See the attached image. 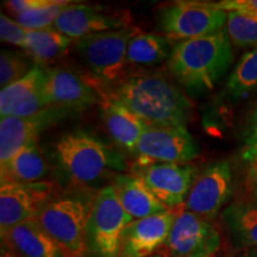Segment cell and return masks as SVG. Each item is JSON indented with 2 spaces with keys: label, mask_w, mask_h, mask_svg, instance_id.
Returning a JSON list of instances; mask_svg holds the SVG:
<instances>
[{
  "label": "cell",
  "mask_w": 257,
  "mask_h": 257,
  "mask_svg": "<svg viewBox=\"0 0 257 257\" xmlns=\"http://www.w3.org/2000/svg\"><path fill=\"white\" fill-rule=\"evenodd\" d=\"M108 96L148 125H186L192 108L191 102L175 85L154 74L121 79Z\"/></svg>",
  "instance_id": "7a4b0ae2"
},
{
  "label": "cell",
  "mask_w": 257,
  "mask_h": 257,
  "mask_svg": "<svg viewBox=\"0 0 257 257\" xmlns=\"http://www.w3.org/2000/svg\"><path fill=\"white\" fill-rule=\"evenodd\" d=\"M4 248L18 257H70L35 219L0 230Z\"/></svg>",
  "instance_id": "e0dca14e"
},
{
  "label": "cell",
  "mask_w": 257,
  "mask_h": 257,
  "mask_svg": "<svg viewBox=\"0 0 257 257\" xmlns=\"http://www.w3.org/2000/svg\"><path fill=\"white\" fill-rule=\"evenodd\" d=\"M221 218L234 245L257 246V200L234 201L224 208Z\"/></svg>",
  "instance_id": "44dd1931"
},
{
  "label": "cell",
  "mask_w": 257,
  "mask_h": 257,
  "mask_svg": "<svg viewBox=\"0 0 257 257\" xmlns=\"http://www.w3.org/2000/svg\"><path fill=\"white\" fill-rule=\"evenodd\" d=\"M29 30L22 27L15 19L2 14L0 16V38L2 42L23 49Z\"/></svg>",
  "instance_id": "f1b7e54d"
},
{
  "label": "cell",
  "mask_w": 257,
  "mask_h": 257,
  "mask_svg": "<svg viewBox=\"0 0 257 257\" xmlns=\"http://www.w3.org/2000/svg\"><path fill=\"white\" fill-rule=\"evenodd\" d=\"M243 153L257 152V110L253 112L250 118L249 125L246 126L243 136Z\"/></svg>",
  "instance_id": "1f68e13d"
},
{
  "label": "cell",
  "mask_w": 257,
  "mask_h": 257,
  "mask_svg": "<svg viewBox=\"0 0 257 257\" xmlns=\"http://www.w3.org/2000/svg\"><path fill=\"white\" fill-rule=\"evenodd\" d=\"M75 41L64 36L54 28L43 30H32L28 32L23 50L36 64L53 62L64 54Z\"/></svg>",
  "instance_id": "603a6c76"
},
{
  "label": "cell",
  "mask_w": 257,
  "mask_h": 257,
  "mask_svg": "<svg viewBox=\"0 0 257 257\" xmlns=\"http://www.w3.org/2000/svg\"><path fill=\"white\" fill-rule=\"evenodd\" d=\"M51 157L60 175L73 187L94 189L108 176L126 169L119 152L82 130L61 135L54 143Z\"/></svg>",
  "instance_id": "6da1fadb"
},
{
  "label": "cell",
  "mask_w": 257,
  "mask_h": 257,
  "mask_svg": "<svg viewBox=\"0 0 257 257\" xmlns=\"http://www.w3.org/2000/svg\"><path fill=\"white\" fill-rule=\"evenodd\" d=\"M44 92L50 106L69 107L78 111L100 104L104 95L81 75L62 67L47 70Z\"/></svg>",
  "instance_id": "2e32d148"
},
{
  "label": "cell",
  "mask_w": 257,
  "mask_h": 257,
  "mask_svg": "<svg viewBox=\"0 0 257 257\" xmlns=\"http://www.w3.org/2000/svg\"><path fill=\"white\" fill-rule=\"evenodd\" d=\"M163 35L141 32L134 35L127 47V64L154 67L168 60L173 47Z\"/></svg>",
  "instance_id": "cb8c5ba5"
},
{
  "label": "cell",
  "mask_w": 257,
  "mask_h": 257,
  "mask_svg": "<svg viewBox=\"0 0 257 257\" xmlns=\"http://www.w3.org/2000/svg\"><path fill=\"white\" fill-rule=\"evenodd\" d=\"M226 18L216 3L175 2L160 10L157 24L163 36L179 43L223 31Z\"/></svg>",
  "instance_id": "8992f818"
},
{
  "label": "cell",
  "mask_w": 257,
  "mask_h": 257,
  "mask_svg": "<svg viewBox=\"0 0 257 257\" xmlns=\"http://www.w3.org/2000/svg\"><path fill=\"white\" fill-rule=\"evenodd\" d=\"M242 257H257V253H255V255H245V256H242Z\"/></svg>",
  "instance_id": "d590c367"
},
{
  "label": "cell",
  "mask_w": 257,
  "mask_h": 257,
  "mask_svg": "<svg viewBox=\"0 0 257 257\" xmlns=\"http://www.w3.org/2000/svg\"><path fill=\"white\" fill-rule=\"evenodd\" d=\"M78 110L49 106L30 117H3L0 120V165H4L31 141L51 125H55Z\"/></svg>",
  "instance_id": "4fadbf2b"
},
{
  "label": "cell",
  "mask_w": 257,
  "mask_h": 257,
  "mask_svg": "<svg viewBox=\"0 0 257 257\" xmlns=\"http://www.w3.org/2000/svg\"><path fill=\"white\" fill-rule=\"evenodd\" d=\"M242 157L246 162L245 187L250 195L249 199L257 200V152L243 153Z\"/></svg>",
  "instance_id": "f546056e"
},
{
  "label": "cell",
  "mask_w": 257,
  "mask_h": 257,
  "mask_svg": "<svg viewBox=\"0 0 257 257\" xmlns=\"http://www.w3.org/2000/svg\"><path fill=\"white\" fill-rule=\"evenodd\" d=\"M47 70L41 64H34L32 69L24 78L16 81L0 92V113L2 118L9 114L16 104L25 100L29 96L43 88L47 80Z\"/></svg>",
  "instance_id": "d4e9b609"
},
{
  "label": "cell",
  "mask_w": 257,
  "mask_h": 257,
  "mask_svg": "<svg viewBox=\"0 0 257 257\" xmlns=\"http://www.w3.org/2000/svg\"><path fill=\"white\" fill-rule=\"evenodd\" d=\"M56 193L51 181L22 184L2 181L0 186V230L36 217L37 212Z\"/></svg>",
  "instance_id": "7c38bea8"
},
{
  "label": "cell",
  "mask_w": 257,
  "mask_h": 257,
  "mask_svg": "<svg viewBox=\"0 0 257 257\" xmlns=\"http://www.w3.org/2000/svg\"><path fill=\"white\" fill-rule=\"evenodd\" d=\"M238 3L246 8L257 10V0H238Z\"/></svg>",
  "instance_id": "d6a6232c"
},
{
  "label": "cell",
  "mask_w": 257,
  "mask_h": 257,
  "mask_svg": "<svg viewBox=\"0 0 257 257\" xmlns=\"http://www.w3.org/2000/svg\"><path fill=\"white\" fill-rule=\"evenodd\" d=\"M232 194V170L226 161L211 163L197 173L185 201V210L205 219L217 216Z\"/></svg>",
  "instance_id": "30bf717a"
},
{
  "label": "cell",
  "mask_w": 257,
  "mask_h": 257,
  "mask_svg": "<svg viewBox=\"0 0 257 257\" xmlns=\"http://www.w3.org/2000/svg\"><path fill=\"white\" fill-rule=\"evenodd\" d=\"M70 4L64 0H47L44 5L18 16L16 21L27 30H43L53 28L61 12Z\"/></svg>",
  "instance_id": "4316f807"
},
{
  "label": "cell",
  "mask_w": 257,
  "mask_h": 257,
  "mask_svg": "<svg viewBox=\"0 0 257 257\" xmlns=\"http://www.w3.org/2000/svg\"><path fill=\"white\" fill-rule=\"evenodd\" d=\"M127 27L125 15L110 14L100 6L70 3L61 12L53 28L76 42L91 35Z\"/></svg>",
  "instance_id": "9a60e30c"
},
{
  "label": "cell",
  "mask_w": 257,
  "mask_h": 257,
  "mask_svg": "<svg viewBox=\"0 0 257 257\" xmlns=\"http://www.w3.org/2000/svg\"><path fill=\"white\" fill-rule=\"evenodd\" d=\"M210 257H211V256H210Z\"/></svg>",
  "instance_id": "74e56055"
},
{
  "label": "cell",
  "mask_w": 257,
  "mask_h": 257,
  "mask_svg": "<svg viewBox=\"0 0 257 257\" xmlns=\"http://www.w3.org/2000/svg\"><path fill=\"white\" fill-rule=\"evenodd\" d=\"M96 194L87 187L56 192L34 218L70 257H88L86 232Z\"/></svg>",
  "instance_id": "277c9868"
},
{
  "label": "cell",
  "mask_w": 257,
  "mask_h": 257,
  "mask_svg": "<svg viewBox=\"0 0 257 257\" xmlns=\"http://www.w3.org/2000/svg\"><path fill=\"white\" fill-rule=\"evenodd\" d=\"M197 141L186 125H148L138 142L137 162L187 165L199 155Z\"/></svg>",
  "instance_id": "ba28073f"
},
{
  "label": "cell",
  "mask_w": 257,
  "mask_h": 257,
  "mask_svg": "<svg viewBox=\"0 0 257 257\" xmlns=\"http://www.w3.org/2000/svg\"><path fill=\"white\" fill-rule=\"evenodd\" d=\"M111 185L117 193L121 206L134 220L169 210L150 192L142 180L133 174H117L112 178Z\"/></svg>",
  "instance_id": "d6986e66"
},
{
  "label": "cell",
  "mask_w": 257,
  "mask_h": 257,
  "mask_svg": "<svg viewBox=\"0 0 257 257\" xmlns=\"http://www.w3.org/2000/svg\"><path fill=\"white\" fill-rule=\"evenodd\" d=\"M256 110H257V108H256Z\"/></svg>",
  "instance_id": "8d00e7d4"
},
{
  "label": "cell",
  "mask_w": 257,
  "mask_h": 257,
  "mask_svg": "<svg viewBox=\"0 0 257 257\" xmlns=\"http://www.w3.org/2000/svg\"><path fill=\"white\" fill-rule=\"evenodd\" d=\"M152 257H167V256L162 255V253H155V255H153Z\"/></svg>",
  "instance_id": "e575fe53"
},
{
  "label": "cell",
  "mask_w": 257,
  "mask_h": 257,
  "mask_svg": "<svg viewBox=\"0 0 257 257\" xmlns=\"http://www.w3.org/2000/svg\"><path fill=\"white\" fill-rule=\"evenodd\" d=\"M100 106L102 120L112 140L127 153H136L140 138L148 124L108 95H102Z\"/></svg>",
  "instance_id": "ac0fdd59"
},
{
  "label": "cell",
  "mask_w": 257,
  "mask_h": 257,
  "mask_svg": "<svg viewBox=\"0 0 257 257\" xmlns=\"http://www.w3.org/2000/svg\"><path fill=\"white\" fill-rule=\"evenodd\" d=\"M232 48L225 30L173 46L168 69L192 92L211 91L232 64Z\"/></svg>",
  "instance_id": "3957f363"
},
{
  "label": "cell",
  "mask_w": 257,
  "mask_h": 257,
  "mask_svg": "<svg viewBox=\"0 0 257 257\" xmlns=\"http://www.w3.org/2000/svg\"><path fill=\"white\" fill-rule=\"evenodd\" d=\"M0 257H18V256H16L14 252H11L10 250L4 248V246H2V253H0Z\"/></svg>",
  "instance_id": "836d02e7"
},
{
  "label": "cell",
  "mask_w": 257,
  "mask_h": 257,
  "mask_svg": "<svg viewBox=\"0 0 257 257\" xmlns=\"http://www.w3.org/2000/svg\"><path fill=\"white\" fill-rule=\"evenodd\" d=\"M133 217L124 210L111 184L99 189L87 224L88 257H118L125 227Z\"/></svg>",
  "instance_id": "5b68a950"
},
{
  "label": "cell",
  "mask_w": 257,
  "mask_h": 257,
  "mask_svg": "<svg viewBox=\"0 0 257 257\" xmlns=\"http://www.w3.org/2000/svg\"><path fill=\"white\" fill-rule=\"evenodd\" d=\"M257 89V48L240 57L226 80V94L233 100L243 99Z\"/></svg>",
  "instance_id": "484cf974"
},
{
  "label": "cell",
  "mask_w": 257,
  "mask_h": 257,
  "mask_svg": "<svg viewBox=\"0 0 257 257\" xmlns=\"http://www.w3.org/2000/svg\"><path fill=\"white\" fill-rule=\"evenodd\" d=\"M227 12L225 32L231 44L237 48H257V10L240 5L238 0L216 3Z\"/></svg>",
  "instance_id": "7402d4cb"
},
{
  "label": "cell",
  "mask_w": 257,
  "mask_h": 257,
  "mask_svg": "<svg viewBox=\"0 0 257 257\" xmlns=\"http://www.w3.org/2000/svg\"><path fill=\"white\" fill-rule=\"evenodd\" d=\"M30 60L27 54L16 53L14 50H2V54H0V86L2 88L8 87L11 83L24 78L34 67L29 62Z\"/></svg>",
  "instance_id": "83f0119b"
},
{
  "label": "cell",
  "mask_w": 257,
  "mask_h": 257,
  "mask_svg": "<svg viewBox=\"0 0 257 257\" xmlns=\"http://www.w3.org/2000/svg\"><path fill=\"white\" fill-rule=\"evenodd\" d=\"M176 210L133 220L125 227L118 257H152L165 245L174 223Z\"/></svg>",
  "instance_id": "5bb4252c"
},
{
  "label": "cell",
  "mask_w": 257,
  "mask_h": 257,
  "mask_svg": "<svg viewBox=\"0 0 257 257\" xmlns=\"http://www.w3.org/2000/svg\"><path fill=\"white\" fill-rule=\"evenodd\" d=\"M137 31V28L127 27L75 42L76 51L98 82L111 83L120 79L127 64L128 42Z\"/></svg>",
  "instance_id": "52a82bcc"
},
{
  "label": "cell",
  "mask_w": 257,
  "mask_h": 257,
  "mask_svg": "<svg viewBox=\"0 0 257 257\" xmlns=\"http://www.w3.org/2000/svg\"><path fill=\"white\" fill-rule=\"evenodd\" d=\"M220 244V234L210 220L179 210L163 246L169 257H210L219 250Z\"/></svg>",
  "instance_id": "9c48e42d"
},
{
  "label": "cell",
  "mask_w": 257,
  "mask_h": 257,
  "mask_svg": "<svg viewBox=\"0 0 257 257\" xmlns=\"http://www.w3.org/2000/svg\"><path fill=\"white\" fill-rule=\"evenodd\" d=\"M50 166L42 152L38 141H31L21 152L2 165V181L34 184L46 181Z\"/></svg>",
  "instance_id": "ffe728a7"
},
{
  "label": "cell",
  "mask_w": 257,
  "mask_h": 257,
  "mask_svg": "<svg viewBox=\"0 0 257 257\" xmlns=\"http://www.w3.org/2000/svg\"><path fill=\"white\" fill-rule=\"evenodd\" d=\"M131 174L142 180L159 200L169 210L185 205L197 170L189 165L137 162Z\"/></svg>",
  "instance_id": "8fae6325"
},
{
  "label": "cell",
  "mask_w": 257,
  "mask_h": 257,
  "mask_svg": "<svg viewBox=\"0 0 257 257\" xmlns=\"http://www.w3.org/2000/svg\"><path fill=\"white\" fill-rule=\"evenodd\" d=\"M47 0H10V2L4 3V6L6 11L11 14L15 18L18 16L27 14V12L31 11V10L40 8V6L44 5Z\"/></svg>",
  "instance_id": "4dcf8cb0"
}]
</instances>
